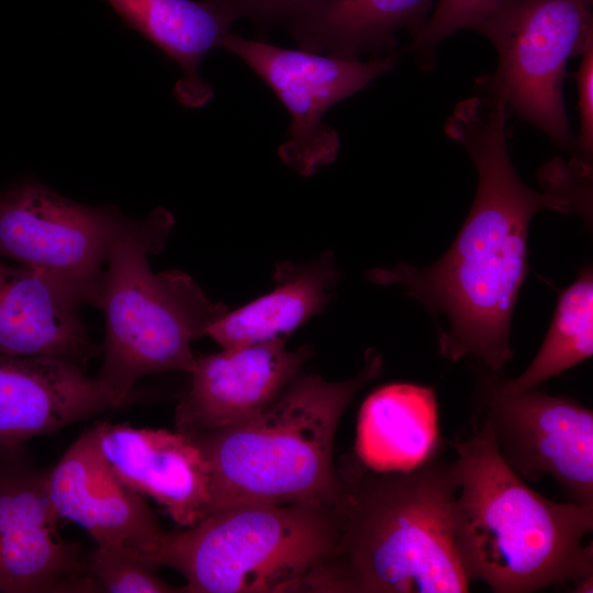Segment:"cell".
Masks as SVG:
<instances>
[{
    "label": "cell",
    "instance_id": "cell-1",
    "mask_svg": "<svg viewBox=\"0 0 593 593\" xmlns=\"http://www.w3.org/2000/svg\"><path fill=\"white\" fill-rule=\"evenodd\" d=\"M510 107L493 94L466 99L445 124L478 172L472 208L455 240L435 264L400 262L367 270L368 281L395 284L445 320L439 354L451 361L474 357L500 372L513 357L511 324L528 275V228L542 210L571 212L562 198L538 192L518 177L508 155Z\"/></svg>",
    "mask_w": 593,
    "mask_h": 593
},
{
    "label": "cell",
    "instance_id": "cell-2",
    "mask_svg": "<svg viewBox=\"0 0 593 593\" xmlns=\"http://www.w3.org/2000/svg\"><path fill=\"white\" fill-rule=\"evenodd\" d=\"M444 451L400 471L343 456L339 593L469 592L454 532L460 471Z\"/></svg>",
    "mask_w": 593,
    "mask_h": 593
},
{
    "label": "cell",
    "instance_id": "cell-3",
    "mask_svg": "<svg viewBox=\"0 0 593 593\" xmlns=\"http://www.w3.org/2000/svg\"><path fill=\"white\" fill-rule=\"evenodd\" d=\"M456 438L460 489L457 550L468 582L495 593H530L593 574V506L557 503L530 489L501 458L489 430Z\"/></svg>",
    "mask_w": 593,
    "mask_h": 593
},
{
    "label": "cell",
    "instance_id": "cell-4",
    "mask_svg": "<svg viewBox=\"0 0 593 593\" xmlns=\"http://www.w3.org/2000/svg\"><path fill=\"white\" fill-rule=\"evenodd\" d=\"M368 349L354 377L328 381L299 372L262 413L235 427L189 435L211 474L208 514L267 503H337L343 483L334 463L338 425L355 396L383 372Z\"/></svg>",
    "mask_w": 593,
    "mask_h": 593
},
{
    "label": "cell",
    "instance_id": "cell-5",
    "mask_svg": "<svg viewBox=\"0 0 593 593\" xmlns=\"http://www.w3.org/2000/svg\"><path fill=\"white\" fill-rule=\"evenodd\" d=\"M337 503L244 504L163 536L157 566L188 593H335Z\"/></svg>",
    "mask_w": 593,
    "mask_h": 593
},
{
    "label": "cell",
    "instance_id": "cell-6",
    "mask_svg": "<svg viewBox=\"0 0 593 593\" xmlns=\"http://www.w3.org/2000/svg\"><path fill=\"white\" fill-rule=\"evenodd\" d=\"M175 217L157 208L113 244L103 271L98 307L105 317L103 361L96 377L118 406L135 398L143 377L189 373L192 343L228 307L213 302L188 273L154 272L148 256L160 253Z\"/></svg>",
    "mask_w": 593,
    "mask_h": 593
},
{
    "label": "cell",
    "instance_id": "cell-7",
    "mask_svg": "<svg viewBox=\"0 0 593 593\" xmlns=\"http://www.w3.org/2000/svg\"><path fill=\"white\" fill-rule=\"evenodd\" d=\"M473 30L499 55L495 74L480 83L484 93L572 148L562 85L569 58L593 44V0H496Z\"/></svg>",
    "mask_w": 593,
    "mask_h": 593
},
{
    "label": "cell",
    "instance_id": "cell-8",
    "mask_svg": "<svg viewBox=\"0 0 593 593\" xmlns=\"http://www.w3.org/2000/svg\"><path fill=\"white\" fill-rule=\"evenodd\" d=\"M112 205H87L34 178L0 189V257L53 279L80 303L98 305L114 242L135 223Z\"/></svg>",
    "mask_w": 593,
    "mask_h": 593
},
{
    "label": "cell",
    "instance_id": "cell-9",
    "mask_svg": "<svg viewBox=\"0 0 593 593\" xmlns=\"http://www.w3.org/2000/svg\"><path fill=\"white\" fill-rule=\"evenodd\" d=\"M495 371L474 367L470 423L484 426L503 461L522 479L551 477L570 502L593 506V412L539 387L505 392Z\"/></svg>",
    "mask_w": 593,
    "mask_h": 593
},
{
    "label": "cell",
    "instance_id": "cell-10",
    "mask_svg": "<svg viewBox=\"0 0 593 593\" xmlns=\"http://www.w3.org/2000/svg\"><path fill=\"white\" fill-rule=\"evenodd\" d=\"M222 48L238 56L288 110L289 139L279 147L283 163L303 176L335 160L339 134L324 123L326 111L390 71L394 54L369 61L290 49L230 32Z\"/></svg>",
    "mask_w": 593,
    "mask_h": 593
},
{
    "label": "cell",
    "instance_id": "cell-11",
    "mask_svg": "<svg viewBox=\"0 0 593 593\" xmlns=\"http://www.w3.org/2000/svg\"><path fill=\"white\" fill-rule=\"evenodd\" d=\"M47 473L13 463L0 469V591L98 592L79 546L58 532Z\"/></svg>",
    "mask_w": 593,
    "mask_h": 593
},
{
    "label": "cell",
    "instance_id": "cell-12",
    "mask_svg": "<svg viewBox=\"0 0 593 593\" xmlns=\"http://www.w3.org/2000/svg\"><path fill=\"white\" fill-rule=\"evenodd\" d=\"M312 355L309 345L289 349L278 339L197 356L176 406V430L194 435L248 422L276 401Z\"/></svg>",
    "mask_w": 593,
    "mask_h": 593
},
{
    "label": "cell",
    "instance_id": "cell-13",
    "mask_svg": "<svg viewBox=\"0 0 593 593\" xmlns=\"http://www.w3.org/2000/svg\"><path fill=\"white\" fill-rule=\"evenodd\" d=\"M47 485L59 518L79 525L97 546L124 550L158 568L165 532L144 496L114 474L96 426L71 444L47 473Z\"/></svg>",
    "mask_w": 593,
    "mask_h": 593
},
{
    "label": "cell",
    "instance_id": "cell-14",
    "mask_svg": "<svg viewBox=\"0 0 593 593\" xmlns=\"http://www.w3.org/2000/svg\"><path fill=\"white\" fill-rule=\"evenodd\" d=\"M94 426L104 458L125 485L152 497L179 527L206 516L210 468L189 435L108 422Z\"/></svg>",
    "mask_w": 593,
    "mask_h": 593
},
{
    "label": "cell",
    "instance_id": "cell-15",
    "mask_svg": "<svg viewBox=\"0 0 593 593\" xmlns=\"http://www.w3.org/2000/svg\"><path fill=\"white\" fill-rule=\"evenodd\" d=\"M119 409L75 361L55 356L0 354V450Z\"/></svg>",
    "mask_w": 593,
    "mask_h": 593
},
{
    "label": "cell",
    "instance_id": "cell-16",
    "mask_svg": "<svg viewBox=\"0 0 593 593\" xmlns=\"http://www.w3.org/2000/svg\"><path fill=\"white\" fill-rule=\"evenodd\" d=\"M80 305L47 276L0 259V354L55 356L86 366L102 346L90 339Z\"/></svg>",
    "mask_w": 593,
    "mask_h": 593
},
{
    "label": "cell",
    "instance_id": "cell-17",
    "mask_svg": "<svg viewBox=\"0 0 593 593\" xmlns=\"http://www.w3.org/2000/svg\"><path fill=\"white\" fill-rule=\"evenodd\" d=\"M123 24L160 49L181 69L174 96L197 109L213 98L200 66L205 55L222 47L233 21L209 0H105Z\"/></svg>",
    "mask_w": 593,
    "mask_h": 593
},
{
    "label": "cell",
    "instance_id": "cell-18",
    "mask_svg": "<svg viewBox=\"0 0 593 593\" xmlns=\"http://www.w3.org/2000/svg\"><path fill=\"white\" fill-rule=\"evenodd\" d=\"M445 449L433 387L393 382L363 401L355 455L370 469L410 470Z\"/></svg>",
    "mask_w": 593,
    "mask_h": 593
},
{
    "label": "cell",
    "instance_id": "cell-19",
    "mask_svg": "<svg viewBox=\"0 0 593 593\" xmlns=\"http://www.w3.org/2000/svg\"><path fill=\"white\" fill-rule=\"evenodd\" d=\"M275 287L257 299L227 310L205 336L222 348L284 339L322 313L340 280L333 253L309 262L281 261L273 271Z\"/></svg>",
    "mask_w": 593,
    "mask_h": 593
},
{
    "label": "cell",
    "instance_id": "cell-20",
    "mask_svg": "<svg viewBox=\"0 0 593 593\" xmlns=\"http://www.w3.org/2000/svg\"><path fill=\"white\" fill-rule=\"evenodd\" d=\"M432 0H320L287 24L300 48L346 59L379 54L401 29L418 33Z\"/></svg>",
    "mask_w": 593,
    "mask_h": 593
},
{
    "label": "cell",
    "instance_id": "cell-21",
    "mask_svg": "<svg viewBox=\"0 0 593 593\" xmlns=\"http://www.w3.org/2000/svg\"><path fill=\"white\" fill-rule=\"evenodd\" d=\"M592 354L593 271L591 266H585L577 280L560 293L547 335L532 362L512 379L497 372V385L505 392L539 387Z\"/></svg>",
    "mask_w": 593,
    "mask_h": 593
},
{
    "label": "cell",
    "instance_id": "cell-22",
    "mask_svg": "<svg viewBox=\"0 0 593 593\" xmlns=\"http://www.w3.org/2000/svg\"><path fill=\"white\" fill-rule=\"evenodd\" d=\"M99 591L110 593L182 592L166 583L139 558L116 548L99 547L87 559Z\"/></svg>",
    "mask_w": 593,
    "mask_h": 593
},
{
    "label": "cell",
    "instance_id": "cell-23",
    "mask_svg": "<svg viewBox=\"0 0 593 593\" xmlns=\"http://www.w3.org/2000/svg\"><path fill=\"white\" fill-rule=\"evenodd\" d=\"M496 0H438L422 30L412 36L411 48L421 65L432 66L434 52L445 38L463 29H474Z\"/></svg>",
    "mask_w": 593,
    "mask_h": 593
},
{
    "label": "cell",
    "instance_id": "cell-24",
    "mask_svg": "<svg viewBox=\"0 0 593 593\" xmlns=\"http://www.w3.org/2000/svg\"><path fill=\"white\" fill-rule=\"evenodd\" d=\"M539 178L545 192L564 199L570 204L571 211L575 210L584 216L589 215L592 182L591 161L577 157L567 164L557 158L542 167Z\"/></svg>",
    "mask_w": 593,
    "mask_h": 593
},
{
    "label": "cell",
    "instance_id": "cell-25",
    "mask_svg": "<svg viewBox=\"0 0 593 593\" xmlns=\"http://www.w3.org/2000/svg\"><path fill=\"white\" fill-rule=\"evenodd\" d=\"M233 22L253 20L260 27L275 22H288L320 0H209Z\"/></svg>",
    "mask_w": 593,
    "mask_h": 593
},
{
    "label": "cell",
    "instance_id": "cell-26",
    "mask_svg": "<svg viewBox=\"0 0 593 593\" xmlns=\"http://www.w3.org/2000/svg\"><path fill=\"white\" fill-rule=\"evenodd\" d=\"M577 72L580 133L577 145L581 158L591 161L593 153V44L582 53Z\"/></svg>",
    "mask_w": 593,
    "mask_h": 593
},
{
    "label": "cell",
    "instance_id": "cell-27",
    "mask_svg": "<svg viewBox=\"0 0 593 593\" xmlns=\"http://www.w3.org/2000/svg\"><path fill=\"white\" fill-rule=\"evenodd\" d=\"M572 592L575 593H592L593 592V574L584 577L573 583Z\"/></svg>",
    "mask_w": 593,
    "mask_h": 593
}]
</instances>
